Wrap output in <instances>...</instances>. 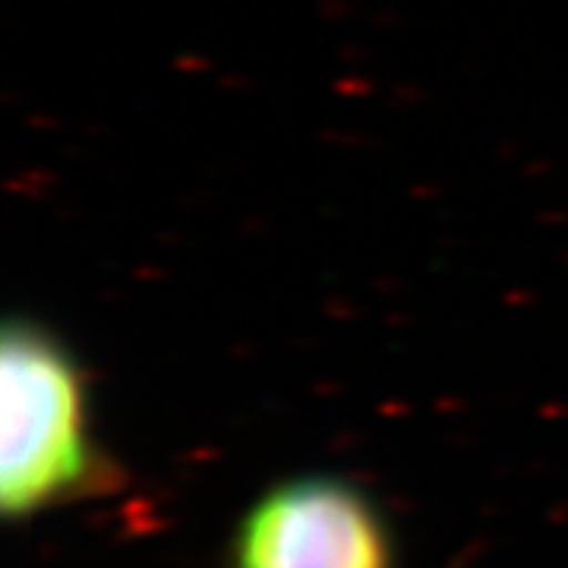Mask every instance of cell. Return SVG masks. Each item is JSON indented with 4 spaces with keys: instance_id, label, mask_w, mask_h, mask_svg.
<instances>
[{
    "instance_id": "obj_1",
    "label": "cell",
    "mask_w": 568,
    "mask_h": 568,
    "mask_svg": "<svg viewBox=\"0 0 568 568\" xmlns=\"http://www.w3.org/2000/svg\"><path fill=\"white\" fill-rule=\"evenodd\" d=\"M0 506L29 521L95 487L102 455L73 354L39 323L17 320L0 347Z\"/></svg>"
},
{
    "instance_id": "obj_2",
    "label": "cell",
    "mask_w": 568,
    "mask_h": 568,
    "mask_svg": "<svg viewBox=\"0 0 568 568\" xmlns=\"http://www.w3.org/2000/svg\"><path fill=\"white\" fill-rule=\"evenodd\" d=\"M231 568H395V547L364 489L310 474L250 506L231 537Z\"/></svg>"
}]
</instances>
